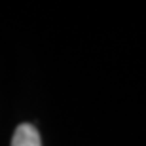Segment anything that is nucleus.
I'll return each mask as SVG.
<instances>
[{"label": "nucleus", "instance_id": "f257e3e1", "mask_svg": "<svg viewBox=\"0 0 146 146\" xmlns=\"http://www.w3.org/2000/svg\"><path fill=\"white\" fill-rule=\"evenodd\" d=\"M11 146H42V141H40L36 127L31 123L17 125L15 133L11 137Z\"/></svg>", "mask_w": 146, "mask_h": 146}]
</instances>
